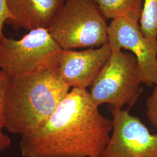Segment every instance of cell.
Masks as SVG:
<instances>
[{
    "label": "cell",
    "instance_id": "cell-17",
    "mask_svg": "<svg viewBox=\"0 0 157 157\" xmlns=\"http://www.w3.org/2000/svg\"><path fill=\"white\" fill-rule=\"evenodd\" d=\"M62 1H63V2H65V1H67V0H62Z\"/></svg>",
    "mask_w": 157,
    "mask_h": 157
},
{
    "label": "cell",
    "instance_id": "cell-16",
    "mask_svg": "<svg viewBox=\"0 0 157 157\" xmlns=\"http://www.w3.org/2000/svg\"><path fill=\"white\" fill-rule=\"evenodd\" d=\"M0 157H4L2 155H1V153H0Z\"/></svg>",
    "mask_w": 157,
    "mask_h": 157
},
{
    "label": "cell",
    "instance_id": "cell-3",
    "mask_svg": "<svg viewBox=\"0 0 157 157\" xmlns=\"http://www.w3.org/2000/svg\"><path fill=\"white\" fill-rule=\"evenodd\" d=\"M107 18L93 0H67L48 30L62 50L97 48L108 42Z\"/></svg>",
    "mask_w": 157,
    "mask_h": 157
},
{
    "label": "cell",
    "instance_id": "cell-10",
    "mask_svg": "<svg viewBox=\"0 0 157 157\" xmlns=\"http://www.w3.org/2000/svg\"><path fill=\"white\" fill-rule=\"evenodd\" d=\"M107 19L129 17L140 20L144 0H93Z\"/></svg>",
    "mask_w": 157,
    "mask_h": 157
},
{
    "label": "cell",
    "instance_id": "cell-11",
    "mask_svg": "<svg viewBox=\"0 0 157 157\" xmlns=\"http://www.w3.org/2000/svg\"><path fill=\"white\" fill-rule=\"evenodd\" d=\"M139 25L146 37L157 39V0H144Z\"/></svg>",
    "mask_w": 157,
    "mask_h": 157
},
{
    "label": "cell",
    "instance_id": "cell-1",
    "mask_svg": "<svg viewBox=\"0 0 157 157\" xmlns=\"http://www.w3.org/2000/svg\"><path fill=\"white\" fill-rule=\"evenodd\" d=\"M113 121L102 115L86 89L72 88L40 129L22 137L23 157H100Z\"/></svg>",
    "mask_w": 157,
    "mask_h": 157
},
{
    "label": "cell",
    "instance_id": "cell-15",
    "mask_svg": "<svg viewBox=\"0 0 157 157\" xmlns=\"http://www.w3.org/2000/svg\"><path fill=\"white\" fill-rule=\"evenodd\" d=\"M11 144V140L6 134L0 135V153L4 151L10 147Z\"/></svg>",
    "mask_w": 157,
    "mask_h": 157
},
{
    "label": "cell",
    "instance_id": "cell-14",
    "mask_svg": "<svg viewBox=\"0 0 157 157\" xmlns=\"http://www.w3.org/2000/svg\"><path fill=\"white\" fill-rule=\"evenodd\" d=\"M10 18L11 16L7 8L6 1L0 0V44L1 40L4 36L2 33L4 23L7 22Z\"/></svg>",
    "mask_w": 157,
    "mask_h": 157
},
{
    "label": "cell",
    "instance_id": "cell-13",
    "mask_svg": "<svg viewBox=\"0 0 157 157\" xmlns=\"http://www.w3.org/2000/svg\"><path fill=\"white\" fill-rule=\"evenodd\" d=\"M147 116L149 122L157 129V86L147 99Z\"/></svg>",
    "mask_w": 157,
    "mask_h": 157
},
{
    "label": "cell",
    "instance_id": "cell-5",
    "mask_svg": "<svg viewBox=\"0 0 157 157\" xmlns=\"http://www.w3.org/2000/svg\"><path fill=\"white\" fill-rule=\"evenodd\" d=\"M142 76L133 54L122 50L111 55L91 86L89 94L95 105L109 104L113 108L132 106L140 93Z\"/></svg>",
    "mask_w": 157,
    "mask_h": 157
},
{
    "label": "cell",
    "instance_id": "cell-4",
    "mask_svg": "<svg viewBox=\"0 0 157 157\" xmlns=\"http://www.w3.org/2000/svg\"><path fill=\"white\" fill-rule=\"evenodd\" d=\"M62 51L48 29L30 30L19 40L4 36L0 44V70L17 77L58 67Z\"/></svg>",
    "mask_w": 157,
    "mask_h": 157
},
{
    "label": "cell",
    "instance_id": "cell-12",
    "mask_svg": "<svg viewBox=\"0 0 157 157\" xmlns=\"http://www.w3.org/2000/svg\"><path fill=\"white\" fill-rule=\"evenodd\" d=\"M11 76L0 70V135L4 134L3 129H5V101L6 93L10 82Z\"/></svg>",
    "mask_w": 157,
    "mask_h": 157
},
{
    "label": "cell",
    "instance_id": "cell-2",
    "mask_svg": "<svg viewBox=\"0 0 157 157\" xmlns=\"http://www.w3.org/2000/svg\"><path fill=\"white\" fill-rule=\"evenodd\" d=\"M71 90L58 67L11 77L6 93L5 129L21 137L39 130Z\"/></svg>",
    "mask_w": 157,
    "mask_h": 157
},
{
    "label": "cell",
    "instance_id": "cell-6",
    "mask_svg": "<svg viewBox=\"0 0 157 157\" xmlns=\"http://www.w3.org/2000/svg\"><path fill=\"white\" fill-rule=\"evenodd\" d=\"M111 112L112 133L100 157H157V132L128 111L112 108Z\"/></svg>",
    "mask_w": 157,
    "mask_h": 157
},
{
    "label": "cell",
    "instance_id": "cell-7",
    "mask_svg": "<svg viewBox=\"0 0 157 157\" xmlns=\"http://www.w3.org/2000/svg\"><path fill=\"white\" fill-rule=\"evenodd\" d=\"M108 37L112 51L126 50L135 56L143 83L157 86V39L146 37L139 20L129 17L112 20L108 25Z\"/></svg>",
    "mask_w": 157,
    "mask_h": 157
},
{
    "label": "cell",
    "instance_id": "cell-8",
    "mask_svg": "<svg viewBox=\"0 0 157 157\" xmlns=\"http://www.w3.org/2000/svg\"><path fill=\"white\" fill-rule=\"evenodd\" d=\"M112 53L108 43L83 50H62L58 71L71 89H86L95 82Z\"/></svg>",
    "mask_w": 157,
    "mask_h": 157
},
{
    "label": "cell",
    "instance_id": "cell-9",
    "mask_svg": "<svg viewBox=\"0 0 157 157\" xmlns=\"http://www.w3.org/2000/svg\"><path fill=\"white\" fill-rule=\"evenodd\" d=\"M11 18L7 22L29 31L48 29L61 8L62 0H6Z\"/></svg>",
    "mask_w": 157,
    "mask_h": 157
}]
</instances>
